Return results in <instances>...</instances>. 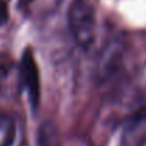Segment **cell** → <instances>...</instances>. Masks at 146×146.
Instances as JSON below:
<instances>
[{
	"label": "cell",
	"mask_w": 146,
	"mask_h": 146,
	"mask_svg": "<svg viewBox=\"0 0 146 146\" xmlns=\"http://www.w3.org/2000/svg\"><path fill=\"white\" fill-rule=\"evenodd\" d=\"M68 26L74 41L84 50L91 48L97 38V13L87 0H75L68 10Z\"/></svg>",
	"instance_id": "6da1fadb"
},
{
	"label": "cell",
	"mask_w": 146,
	"mask_h": 146,
	"mask_svg": "<svg viewBox=\"0 0 146 146\" xmlns=\"http://www.w3.org/2000/svg\"><path fill=\"white\" fill-rule=\"evenodd\" d=\"M20 72V82L21 87L27 90L29 99L33 106H37L40 99V75L37 70V64L31 50L27 48L21 57V62L19 65Z\"/></svg>",
	"instance_id": "7a4b0ae2"
},
{
	"label": "cell",
	"mask_w": 146,
	"mask_h": 146,
	"mask_svg": "<svg viewBox=\"0 0 146 146\" xmlns=\"http://www.w3.org/2000/svg\"><path fill=\"white\" fill-rule=\"evenodd\" d=\"M37 146H60V139L55 128L51 123H44L38 132Z\"/></svg>",
	"instance_id": "8992f818"
},
{
	"label": "cell",
	"mask_w": 146,
	"mask_h": 146,
	"mask_svg": "<svg viewBox=\"0 0 146 146\" xmlns=\"http://www.w3.org/2000/svg\"><path fill=\"white\" fill-rule=\"evenodd\" d=\"M146 141V118L141 116L135 119L125 131L123 139H122V146H142V143Z\"/></svg>",
	"instance_id": "277c9868"
},
{
	"label": "cell",
	"mask_w": 146,
	"mask_h": 146,
	"mask_svg": "<svg viewBox=\"0 0 146 146\" xmlns=\"http://www.w3.org/2000/svg\"><path fill=\"white\" fill-rule=\"evenodd\" d=\"M7 19V9H6V3L4 0H0V26L6 21Z\"/></svg>",
	"instance_id": "52a82bcc"
},
{
	"label": "cell",
	"mask_w": 146,
	"mask_h": 146,
	"mask_svg": "<svg viewBox=\"0 0 146 146\" xmlns=\"http://www.w3.org/2000/svg\"><path fill=\"white\" fill-rule=\"evenodd\" d=\"M20 87L19 65H14L9 57L0 58V94H13L14 91H19Z\"/></svg>",
	"instance_id": "3957f363"
},
{
	"label": "cell",
	"mask_w": 146,
	"mask_h": 146,
	"mask_svg": "<svg viewBox=\"0 0 146 146\" xmlns=\"http://www.w3.org/2000/svg\"><path fill=\"white\" fill-rule=\"evenodd\" d=\"M16 138V123L13 118L0 112V146H11Z\"/></svg>",
	"instance_id": "5b68a950"
}]
</instances>
